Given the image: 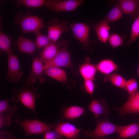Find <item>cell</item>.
<instances>
[{"label": "cell", "instance_id": "cell-1", "mask_svg": "<svg viewBox=\"0 0 139 139\" xmlns=\"http://www.w3.org/2000/svg\"><path fill=\"white\" fill-rule=\"evenodd\" d=\"M11 101L17 103L20 101L25 107L32 111L35 115V102L41 94L37 91V88L31 85L24 84L18 89L12 90Z\"/></svg>", "mask_w": 139, "mask_h": 139}, {"label": "cell", "instance_id": "cell-2", "mask_svg": "<svg viewBox=\"0 0 139 139\" xmlns=\"http://www.w3.org/2000/svg\"><path fill=\"white\" fill-rule=\"evenodd\" d=\"M58 50L55 56L44 64V70L51 67H66L73 68L70 53L68 49V42L63 40L57 42Z\"/></svg>", "mask_w": 139, "mask_h": 139}, {"label": "cell", "instance_id": "cell-3", "mask_svg": "<svg viewBox=\"0 0 139 139\" xmlns=\"http://www.w3.org/2000/svg\"><path fill=\"white\" fill-rule=\"evenodd\" d=\"M15 123L20 125L23 130L25 136L42 134L54 130L55 124L46 123L38 119H25L21 120L17 118L14 119Z\"/></svg>", "mask_w": 139, "mask_h": 139}, {"label": "cell", "instance_id": "cell-4", "mask_svg": "<svg viewBox=\"0 0 139 139\" xmlns=\"http://www.w3.org/2000/svg\"><path fill=\"white\" fill-rule=\"evenodd\" d=\"M96 120L97 125L92 131L87 130L83 132L84 137L92 139H102L106 136L117 133L119 126L110 122L106 118L104 119L98 118Z\"/></svg>", "mask_w": 139, "mask_h": 139}, {"label": "cell", "instance_id": "cell-5", "mask_svg": "<svg viewBox=\"0 0 139 139\" xmlns=\"http://www.w3.org/2000/svg\"><path fill=\"white\" fill-rule=\"evenodd\" d=\"M14 22L25 33H35L45 27L42 18L30 14H22L20 12L17 14Z\"/></svg>", "mask_w": 139, "mask_h": 139}, {"label": "cell", "instance_id": "cell-6", "mask_svg": "<svg viewBox=\"0 0 139 139\" xmlns=\"http://www.w3.org/2000/svg\"><path fill=\"white\" fill-rule=\"evenodd\" d=\"M83 0H48L44 6L56 12L73 11L83 4Z\"/></svg>", "mask_w": 139, "mask_h": 139}, {"label": "cell", "instance_id": "cell-7", "mask_svg": "<svg viewBox=\"0 0 139 139\" xmlns=\"http://www.w3.org/2000/svg\"><path fill=\"white\" fill-rule=\"evenodd\" d=\"M23 74L18 56L12 53L7 54V71L5 79L9 82L17 83Z\"/></svg>", "mask_w": 139, "mask_h": 139}, {"label": "cell", "instance_id": "cell-8", "mask_svg": "<svg viewBox=\"0 0 139 139\" xmlns=\"http://www.w3.org/2000/svg\"><path fill=\"white\" fill-rule=\"evenodd\" d=\"M69 26L67 22L60 21L57 18L51 19L48 24V36L51 42L56 43L62 34L69 31Z\"/></svg>", "mask_w": 139, "mask_h": 139}, {"label": "cell", "instance_id": "cell-9", "mask_svg": "<svg viewBox=\"0 0 139 139\" xmlns=\"http://www.w3.org/2000/svg\"><path fill=\"white\" fill-rule=\"evenodd\" d=\"M74 36L82 46L88 47L92 42L89 38L90 27L84 23H74L69 26Z\"/></svg>", "mask_w": 139, "mask_h": 139}, {"label": "cell", "instance_id": "cell-10", "mask_svg": "<svg viewBox=\"0 0 139 139\" xmlns=\"http://www.w3.org/2000/svg\"><path fill=\"white\" fill-rule=\"evenodd\" d=\"M44 70V65L37 55L32 60L31 70L24 84L31 85L35 83L37 79L41 84L44 83L46 80Z\"/></svg>", "mask_w": 139, "mask_h": 139}, {"label": "cell", "instance_id": "cell-11", "mask_svg": "<svg viewBox=\"0 0 139 139\" xmlns=\"http://www.w3.org/2000/svg\"><path fill=\"white\" fill-rule=\"evenodd\" d=\"M54 130L59 133L65 139H80L82 131L72 124L59 121L55 124Z\"/></svg>", "mask_w": 139, "mask_h": 139}, {"label": "cell", "instance_id": "cell-12", "mask_svg": "<svg viewBox=\"0 0 139 139\" xmlns=\"http://www.w3.org/2000/svg\"><path fill=\"white\" fill-rule=\"evenodd\" d=\"M115 109L122 117L129 114H139V90L134 95L129 96L122 106L116 108Z\"/></svg>", "mask_w": 139, "mask_h": 139}, {"label": "cell", "instance_id": "cell-13", "mask_svg": "<svg viewBox=\"0 0 139 139\" xmlns=\"http://www.w3.org/2000/svg\"><path fill=\"white\" fill-rule=\"evenodd\" d=\"M60 111L62 115L59 121L62 122L63 120L73 121L84 115L87 110L85 108L80 106H63L61 107Z\"/></svg>", "mask_w": 139, "mask_h": 139}, {"label": "cell", "instance_id": "cell-14", "mask_svg": "<svg viewBox=\"0 0 139 139\" xmlns=\"http://www.w3.org/2000/svg\"><path fill=\"white\" fill-rule=\"evenodd\" d=\"M88 108L93 114L94 118L96 119L101 116L107 118L109 115L106 101L103 99H93Z\"/></svg>", "mask_w": 139, "mask_h": 139}, {"label": "cell", "instance_id": "cell-15", "mask_svg": "<svg viewBox=\"0 0 139 139\" xmlns=\"http://www.w3.org/2000/svg\"><path fill=\"white\" fill-rule=\"evenodd\" d=\"M117 133L119 139L129 138H139V123L126 126H119Z\"/></svg>", "mask_w": 139, "mask_h": 139}, {"label": "cell", "instance_id": "cell-16", "mask_svg": "<svg viewBox=\"0 0 139 139\" xmlns=\"http://www.w3.org/2000/svg\"><path fill=\"white\" fill-rule=\"evenodd\" d=\"M119 1L123 13L134 20L139 10V0H120Z\"/></svg>", "mask_w": 139, "mask_h": 139}, {"label": "cell", "instance_id": "cell-17", "mask_svg": "<svg viewBox=\"0 0 139 139\" xmlns=\"http://www.w3.org/2000/svg\"><path fill=\"white\" fill-rule=\"evenodd\" d=\"M16 45L20 53H27L31 56L38 48L35 42L22 36L18 37Z\"/></svg>", "mask_w": 139, "mask_h": 139}, {"label": "cell", "instance_id": "cell-18", "mask_svg": "<svg viewBox=\"0 0 139 139\" xmlns=\"http://www.w3.org/2000/svg\"><path fill=\"white\" fill-rule=\"evenodd\" d=\"M109 24L102 19L94 26V30L98 38L102 43H106L108 41L110 34Z\"/></svg>", "mask_w": 139, "mask_h": 139}, {"label": "cell", "instance_id": "cell-19", "mask_svg": "<svg viewBox=\"0 0 139 139\" xmlns=\"http://www.w3.org/2000/svg\"><path fill=\"white\" fill-rule=\"evenodd\" d=\"M95 65L97 71L105 75L113 73L118 68V65L110 59H103Z\"/></svg>", "mask_w": 139, "mask_h": 139}, {"label": "cell", "instance_id": "cell-20", "mask_svg": "<svg viewBox=\"0 0 139 139\" xmlns=\"http://www.w3.org/2000/svg\"><path fill=\"white\" fill-rule=\"evenodd\" d=\"M87 61L81 65L79 67L80 73L84 80H94L97 71L96 65L89 61L88 58Z\"/></svg>", "mask_w": 139, "mask_h": 139}, {"label": "cell", "instance_id": "cell-21", "mask_svg": "<svg viewBox=\"0 0 139 139\" xmlns=\"http://www.w3.org/2000/svg\"><path fill=\"white\" fill-rule=\"evenodd\" d=\"M58 50L57 43L51 42L44 47L40 54V58L44 64L53 59L56 55Z\"/></svg>", "mask_w": 139, "mask_h": 139}, {"label": "cell", "instance_id": "cell-22", "mask_svg": "<svg viewBox=\"0 0 139 139\" xmlns=\"http://www.w3.org/2000/svg\"><path fill=\"white\" fill-rule=\"evenodd\" d=\"M44 74L61 83L68 81L65 71L59 67H51L44 70Z\"/></svg>", "mask_w": 139, "mask_h": 139}, {"label": "cell", "instance_id": "cell-23", "mask_svg": "<svg viewBox=\"0 0 139 139\" xmlns=\"http://www.w3.org/2000/svg\"><path fill=\"white\" fill-rule=\"evenodd\" d=\"M123 13L118 1L103 19L110 24L120 19Z\"/></svg>", "mask_w": 139, "mask_h": 139}, {"label": "cell", "instance_id": "cell-24", "mask_svg": "<svg viewBox=\"0 0 139 139\" xmlns=\"http://www.w3.org/2000/svg\"><path fill=\"white\" fill-rule=\"evenodd\" d=\"M126 81L121 75L114 73L105 75L104 79V82H110L114 86L125 90Z\"/></svg>", "mask_w": 139, "mask_h": 139}, {"label": "cell", "instance_id": "cell-25", "mask_svg": "<svg viewBox=\"0 0 139 139\" xmlns=\"http://www.w3.org/2000/svg\"><path fill=\"white\" fill-rule=\"evenodd\" d=\"M12 42V40L10 37L1 30L0 31L1 54L3 52H5L7 54L12 53L13 50L11 48Z\"/></svg>", "mask_w": 139, "mask_h": 139}, {"label": "cell", "instance_id": "cell-26", "mask_svg": "<svg viewBox=\"0 0 139 139\" xmlns=\"http://www.w3.org/2000/svg\"><path fill=\"white\" fill-rule=\"evenodd\" d=\"M139 37V10L137 15L132 23L130 37L126 42L125 45L129 46L135 42Z\"/></svg>", "mask_w": 139, "mask_h": 139}, {"label": "cell", "instance_id": "cell-27", "mask_svg": "<svg viewBox=\"0 0 139 139\" xmlns=\"http://www.w3.org/2000/svg\"><path fill=\"white\" fill-rule=\"evenodd\" d=\"M17 109L15 106L10 105L8 97L0 101V114H4L11 117L15 114Z\"/></svg>", "mask_w": 139, "mask_h": 139}, {"label": "cell", "instance_id": "cell-28", "mask_svg": "<svg viewBox=\"0 0 139 139\" xmlns=\"http://www.w3.org/2000/svg\"><path fill=\"white\" fill-rule=\"evenodd\" d=\"M45 0H18L16 1L17 6L21 5L30 8H36L44 6L46 2Z\"/></svg>", "mask_w": 139, "mask_h": 139}, {"label": "cell", "instance_id": "cell-29", "mask_svg": "<svg viewBox=\"0 0 139 139\" xmlns=\"http://www.w3.org/2000/svg\"><path fill=\"white\" fill-rule=\"evenodd\" d=\"M35 34L36 37L35 43L38 48L44 47L51 42L48 36L42 33L40 31Z\"/></svg>", "mask_w": 139, "mask_h": 139}, {"label": "cell", "instance_id": "cell-30", "mask_svg": "<svg viewBox=\"0 0 139 139\" xmlns=\"http://www.w3.org/2000/svg\"><path fill=\"white\" fill-rule=\"evenodd\" d=\"M124 40V38L123 36L113 33L110 34L108 41L111 47L114 49L121 45Z\"/></svg>", "mask_w": 139, "mask_h": 139}, {"label": "cell", "instance_id": "cell-31", "mask_svg": "<svg viewBox=\"0 0 139 139\" xmlns=\"http://www.w3.org/2000/svg\"><path fill=\"white\" fill-rule=\"evenodd\" d=\"M138 85L136 79L132 78L126 80L125 84L126 90L129 96L134 94L138 91Z\"/></svg>", "mask_w": 139, "mask_h": 139}, {"label": "cell", "instance_id": "cell-32", "mask_svg": "<svg viewBox=\"0 0 139 139\" xmlns=\"http://www.w3.org/2000/svg\"><path fill=\"white\" fill-rule=\"evenodd\" d=\"M84 80L83 90L84 91L92 96L95 89L93 80Z\"/></svg>", "mask_w": 139, "mask_h": 139}, {"label": "cell", "instance_id": "cell-33", "mask_svg": "<svg viewBox=\"0 0 139 139\" xmlns=\"http://www.w3.org/2000/svg\"><path fill=\"white\" fill-rule=\"evenodd\" d=\"M12 122L11 117L4 114H0V128L9 126Z\"/></svg>", "mask_w": 139, "mask_h": 139}, {"label": "cell", "instance_id": "cell-34", "mask_svg": "<svg viewBox=\"0 0 139 139\" xmlns=\"http://www.w3.org/2000/svg\"><path fill=\"white\" fill-rule=\"evenodd\" d=\"M63 136L55 130L50 131L44 134V139H63Z\"/></svg>", "mask_w": 139, "mask_h": 139}, {"label": "cell", "instance_id": "cell-35", "mask_svg": "<svg viewBox=\"0 0 139 139\" xmlns=\"http://www.w3.org/2000/svg\"><path fill=\"white\" fill-rule=\"evenodd\" d=\"M0 139H16V138L8 132L1 131Z\"/></svg>", "mask_w": 139, "mask_h": 139}, {"label": "cell", "instance_id": "cell-36", "mask_svg": "<svg viewBox=\"0 0 139 139\" xmlns=\"http://www.w3.org/2000/svg\"><path fill=\"white\" fill-rule=\"evenodd\" d=\"M137 74L138 76H139V65L138 66L137 70Z\"/></svg>", "mask_w": 139, "mask_h": 139}, {"label": "cell", "instance_id": "cell-37", "mask_svg": "<svg viewBox=\"0 0 139 139\" xmlns=\"http://www.w3.org/2000/svg\"><path fill=\"white\" fill-rule=\"evenodd\" d=\"M102 139H108L107 138H102Z\"/></svg>", "mask_w": 139, "mask_h": 139}]
</instances>
